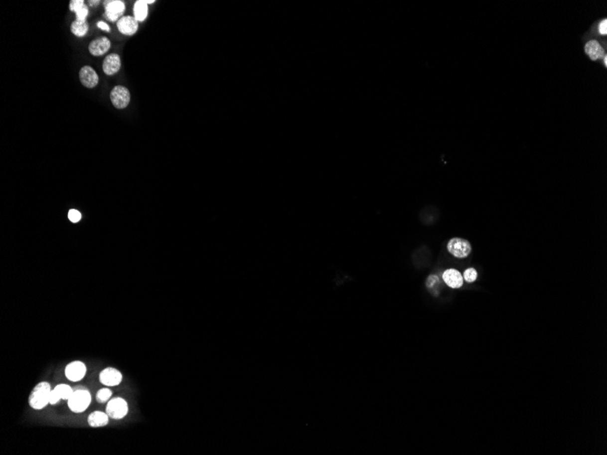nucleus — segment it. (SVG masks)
Returning a JSON list of instances; mask_svg holds the SVG:
<instances>
[{
  "instance_id": "20e7f679",
  "label": "nucleus",
  "mask_w": 607,
  "mask_h": 455,
  "mask_svg": "<svg viewBox=\"0 0 607 455\" xmlns=\"http://www.w3.org/2000/svg\"><path fill=\"white\" fill-rule=\"evenodd\" d=\"M448 250L456 258H464L471 254L472 246L468 241L455 237L448 242Z\"/></svg>"
},
{
  "instance_id": "b1692460",
  "label": "nucleus",
  "mask_w": 607,
  "mask_h": 455,
  "mask_svg": "<svg viewBox=\"0 0 607 455\" xmlns=\"http://www.w3.org/2000/svg\"><path fill=\"white\" fill-rule=\"evenodd\" d=\"M599 32H600V34H602V35H607V19H604V20H603L602 22H601V23H600V25H599Z\"/></svg>"
},
{
  "instance_id": "f8f14e48",
  "label": "nucleus",
  "mask_w": 607,
  "mask_h": 455,
  "mask_svg": "<svg viewBox=\"0 0 607 455\" xmlns=\"http://www.w3.org/2000/svg\"><path fill=\"white\" fill-rule=\"evenodd\" d=\"M73 391H74L73 388L67 384H58L51 391L49 404L54 405V404H57L59 402V400L69 399L72 395Z\"/></svg>"
},
{
  "instance_id": "aec40b11",
  "label": "nucleus",
  "mask_w": 607,
  "mask_h": 455,
  "mask_svg": "<svg viewBox=\"0 0 607 455\" xmlns=\"http://www.w3.org/2000/svg\"><path fill=\"white\" fill-rule=\"evenodd\" d=\"M111 395H112V392L110 389H100V390H98V393L96 394V400L98 404H105L109 401Z\"/></svg>"
},
{
  "instance_id": "412c9836",
  "label": "nucleus",
  "mask_w": 607,
  "mask_h": 455,
  "mask_svg": "<svg viewBox=\"0 0 607 455\" xmlns=\"http://www.w3.org/2000/svg\"><path fill=\"white\" fill-rule=\"evenodd\" d=\"M439 286H440V280L438 276L432 275L427 278V287L430 291L434 293V295H435V293L438 294V287H439Z\"/></svg>"
},
{
  "instance_id": "ddd939ff",
  "label": "nucleus",
  "mask_w": 607,
  "mask_h": 455,
  "mask_svg": "<svg viewBox=\"0 0 607 455\" xmlns=\"http://www.w3.org/2000/svg\"><path fill=\"white\" fill-rule=\"evenodd\" d=\"M121 67V58L118 54H109L103 62V71L108 76H113Z\"/></svg>"
},
{
  "instance_id": "9d476101",
  "label": "nucleus",
  "mask_w": 607,
  "mask_h": 455,
  "mask_svg": "<svg viewBox=\"0 0 607 455\" xmlns=\"http://www.w3.org/2000/svg\"><path fill=\"white\" fill-rule=\"evenodd\" d=\"M110 46H111L110 40L108 39V37L102 36V37H98L90 42V44L88 46V50L92 56H103L106 53H108V50L110 49Z\"/></svg>"
},
{
  "instance_id": "423d86ee",
  "label": "nucleus",
  "mask_w": 607,
  "mask_h": 455,
  "mask_svg": "<svg viewBox=\"0 0 607 455\" xmlns=\"http://www.w3.org/2000/svg\"><path fill=\"white\" fill-rule=\"evenodd\" d=\"M105 5V15L111 22L118 20L119 17L123 15L126 5L123 1L120 0H108L104 2Z\"/></svg>"
},
{
  "instance_id": "2eb2a0df",
  "label": "nucleus",
  "mask_w": 607,
  "mask_h": 455,
  "mask_svg": "<svg viewBox=\"0 0 607 455\" xmlns=\"http://www.w3.org/2000/svg\"><path fill=\"white\" fill-rule=\"evenodd\" d=\"M108 422H109V416L107 413L96 411L88 415V425L93 428L104 427L108 425Z\"/></svg>"
},
{
  "instance_id": "f3484780",
  "label": "nucleus",
  "mask_w": 607,
  "mask_h": 455,
  "mask_svg": "<svg viewBox=\"0 0 607 455\" xmlns=\"http://www.w3.org/2000/svg\"><path fill=\"white\" fill-rule=\"evenodd\" d=\"M586 52L592 60H597L605 57V52L601 45L597 40H590L586 45Z\"/></svg>"
},
{
  "instance_id": "393cba45",
  "label": "nucleus",
  "mask_w": 607,
  "mask_h": 455,
  "mask_svg": "<svg viewBox=\"0 0 607 455\" xmlns=\"http://www.w3.org/2000/svg\"><path fill=\"white\" fill-rule=\"evenodd\" d=\"M98 26L99 27V28H100V29H102V30L104 31H108H108L110 30V28H109V26H108V24H106V23L103 22V21H99V22H98Z\"/></svg>"
},
{
  "instance_id": "1a4fd4ad",
  "label": "nucleus",
  "mask_w": 607,
  "mask_h": 455,
  "mask_svg": "<svg viewBox=\"0 0 607 455\" xmlns=\"http://www.w3.org/2000/svg\"><path fill=\"white\" fill-rule=\"evenodd\" d=\"M118 28L126 36H133L139 29V21L135 18V16H122L118 21Z\"/></svg>"
},
{
  "instance_id": "4be33fe9",
  "label": "nucleus",
  "mask_w": 607,
  "mask_h": 455,
  "mask_svg": "<svg viewBox=\"0 0 607 455\" xmlns=\"http://www.w3.org/2000/svg\"><path fill=\"white\" fill-rule=\"evenodd\" d=\"M477 278V272L473 268H469L463 273V279L467 283H473Z\"/></svg>"
},
{
  "instance_id": "f03ea898",
  "label": "nucleus",
  "mask_w": 607,
  "mask_h": 455,
  "mask_svg": "<svg viewBox=\"0 0 607 455\" xmlns=\"http://www.w3.org/2000/svg\"><path fill=\"white\" fill-rule=\"evenodd\" d=\"M73 390L71 397L67 400L68 407L74 413H83L91 403V394L88 388L83 386L75 387Z\"/></svg>"
},
{
  "instance_id": "a211bd4d",
  "label": "nucleus",
  "mask_w": 607,
  "mask_h": 455,
  "mask_svg": "<svg viewBox=\"0 0 607 455\" xmlns=\"http://www.w3.org/2000/svg\"><path fill=\"white\" fill-rule=\"evenodd\" d=\"M148 14H149L148 4L145 2L144 0L137 1L134 5L135 18L139 22H142L147 18Z\"/></svg>"
},
{
  "instance_id": "5701e85b",
  "label": "nucleus",
  "mask_w": 607,
  "mask_h": 455,
  "mask_svg": "<svg viewBox=\"0 0 607 455\" xmlns=\"http://www.w3.org/2000/svg\"><path fill=\"white\" fill-rule=\"evenodd\" d=\"M68 218L73 223H77L81 219V214L77 210L72 209L68 213Z\"/></svg>"
},
{
  "instance_id": "4468645a",
  "label": "nucleus",
  "mask_w": 607,
  "mask_h": 455,
  "mask_svg": "<svg viewBox=\"0 0 607 455\" xmlns=\"http://www.w3.org/2000/svg\"><path fill=\"white\" fill-rule=\"evenodd\" d=\"M443 280L451 288H460L463 286V276L455 269H448L443 274Z\"/></svg>"
},
{
  "instance_id": "a878e982",
  "label": "nucleus",
  "mask_w": 607,
  "mask_h": 455,
  "mask_svg": "<svg viewBox=\"0 0 607 455\" xmlns=\"http://www.w3.org/2000/svg\"><path fill=\"white\" fill-rule=\"evenodd\" d=\"M99 3H100L99 0H97V1H89V5H91V6H97V5H99Z\"/></svg>"
},
{
  "instance_id": "f257e3e1",
  "label": "nucleus",
  "mask_w": 607,
  "mask_h": 455,
  "mask_svg": "<svg viewBox=\"0 0 607 455\" xmlns=\"http://www.w3.org/2000/svg\"><path fill=\"white\" fill-rule=\"evenodd\" d=\"M51 386L47 382H41L36 384L32 390L28 403L31 408L35 410H41L45 408L49 404L50 394H51Z\"/></svg>"
},
{
  "instance_id": "9b49d317",
  "label": "nucleus",
  "mask_w": 607,
  "mask_h": 455,
  "mask_svg": "<svg viewBox=\"0 0 607 455\" xmlns=\"http://www.w3.org/2000/svg\"><path fill=\"white\" fill-rule=\"evenodd\" d=\"M79 79L84 87L94 88L98 86L99 78L97 72L89 66L83 67L79 71Z\"/></svg>"
},
{
  "instance_id": "39448f33",
  "label": "nucleus",
  "mask_w": 607,
  "mask_h": 455,
  "mask_svg": "<svg viewBox=\"0 0 607 455\" xmlns=\"http://www.w3.org/2000/svg\"><path fill=\"white\" fill-rule=\"evenodd\" d=\"M110 100L114 107L118 109L127 108L130 103V93L127 87L117 86L110 93Z\"/></svg>"
},
{
  "instance_id": "0eeeda50",
  "label": "nucleus",
  "mask_w": 607,
  "mask_h": 455,
  "mask_svg": "<svg viewBox=\"0 0 607 455\" xmlns=\"http://www.w3.org/2000/svg\"><path fill=\"white\" fill-rule=\"evenodd\" d=\"M87 373V366L80 361H74L68 363L65 369V374L69 381L77 382L82 380Z\"/></svg>"
},
{
  "instance_id": "dca6fc26",
  "label": "nucleus",
  "mask_w": 607,
  "mask_h": 455,
  "mask_svg": "<svg viewBox=\"0 0 607 455\" xmlns=\"http://www.w3.org/2000/svg\"><path fill=\"white\" fill-rule=\"evenodd\" d=\"M69 8H70V10L76 13V15H77V19L76 20L79 21V22H86L87 21V16L88 15V6L85 5L83 0H72V1H70Z\"/></svg>"
},
{
  "instance_id": "bb28decb",
  "label": "nucleus",
  "mask_w": 607,
  "mask_h": 455,
  "mask_svg": "<svg viewBox=\"0 0 607 455\" xmlns=\"http://www.w3.org/2000/svg\"><path fill=\"white\" fill-rule=\"evenodd\" d=\"M145 2L149 5V4H153L154 3V0H145Z\"/></svg>"
},
{
  "instance_id": "6ab92c4d",
  "label": "nucleus",
  "mask_w": 607,
  "mask_h": 455,
  "mask_svg": "<svg viewBox=\"0 0 607 455\" xmlns=\"http://www.w3.org/2000/svg\"><path fill=\"white\" fill-rule=\"evenodd\" d=\"M89 25L88 22H79V21H73L72 25H71V32L75 36L78 37H82L88 33Z\"/></svg>"
},
{
  "instance_id": "6e6552de",
  "label": "nucleus",
  "mask_w": 607,
  "mask_h": 455,
  "mask_svg": "<svg viewBox=\"0 0 607 455\" xmlns=\"http://www.w3.org/2000/svg\"><path fill=\"white\" fill-rule=\"evenodd\" d=\"M123 380L122 373L118 369L108 367L99 373V381L106 386H117Z\"/></svg>"
},
{
  "instance_id": "7ed1b4c3",
  "label": "nucleus",
  "mask_w": 607,
  "mask_h": 455,
  "mask_svg": "<svg viewBox=\"0 0 607 455\" xmlns=\"http://www.w3.org/2000/svg\"><path fill=\"white\" fill-rule=\"evenodd\" d=\"M129 412V405L121 397H116L108 401L106 413L108 414L109 418L115 420H120L124 418Z\"/></svg>"
}]
</instances>
